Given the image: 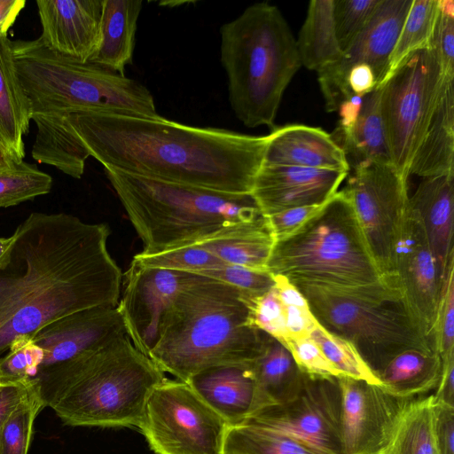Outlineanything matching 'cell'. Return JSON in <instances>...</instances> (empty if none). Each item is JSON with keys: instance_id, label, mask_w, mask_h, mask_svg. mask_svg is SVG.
I'll use <instances>...</instances> for the list:
<instances>
[{"instance_id": "2e32d148", "label": "cell", "mask_w": 454, "mask_h": 454, "mask_svg": "<svg viewBox=\"0 0 454 454\" xmlns=\"http://www.w3.org/2000/svg\"><path fill=\"white\" fill-rule=\"evenodd\" d=\"M190 273L145 267L132 259L122 276L117 309L135 348L149 357L161 320Z\"/></svg>"}, {"instance_id": "8992f818", "label": "cell", "mask_w": 454, "mask_h": 454, "mask_svg": "<svg viewBox=\"0 0 454 454\" xmlns=\"http://www.w3.org/2000/svg\"><path fill=\"white\" fill-rule=\"evenodd\" d=\"M221 62L231 107L247 127H275L292 78L301 66L296 41L279 10L256 3L220 28Z\"/></svg>"}, {"instance_id": "44dd1931", "label": "cell", "mask_w": 454, "mask_h": 454, "mask_svg": "<svg viewBox=\"0 0 454 454\" xmlns=\"http://www.w3.org/2000/svg\"><path fill=\"white\" fill-rule=\"evenodd\" d=\"M263 163L349 172L344 153L320 128L292 124L269 134Z\"/></svg>"}, {"instance_id": "52a82bcc", "label": "cell", "mask_w": 454, "mask_h": 454, "mask_svg": "<svg viewBox=\"0 0 454 454\" xmlns=\"http://www.w3.org/2000/svg\"><path fill=\"white\" fill-rule=\"evenodd\" d=\"M12 47L32 117L59 116L84 109L160 116L151 91L125 74L60 55L38 38L12 41Z\"/></svg>"}, {"instance_id": "f1b7e54d", "label": "cell", "mask_w": 454, "mask_h": 454, "mask_svg": "<svg viewBox=\"0 0 454 454\" xmlns=\"http://www.w3.org/2000/svg\"><path fill=\"white\" fill-rule=\"evenodd\" d=\"M275 239L267 219L236 227L198 246L221 262L253 270L268 271Z\"/></svg>"}, {"instance_id": "ba28073f", "label": "cell", "mask_w": 454, "mask_h": 454, "mask_svg": "<svg viewBox=\"0 0 454 454\" xmlns=\"http://www.w3.org/2000/svg\"><path fill=\"white\" fill-rule=\"evenodd\" d=\"M267 268L293 285L354 288L389 279L381 276L343 189L296 231L275 241Z\"/></svg>"}, {"instance_id": "6da1fadb", "label": "cell", "mask_w": 454, "mask_h": 454, "mask_svg": "<svg viewBox=\"0 0 454 454\" xmlns=\"http://www.w3.org/2000/svg\"><path fill=\"white\" fill-rule=\"evenodd\" d=\"M32 155L73 177L91 156L106 170L217 192L251 194L269 141L125 111L84 109L35 116Z\"/></svg>"}, {"instance_id": "7bdbcfd3", "label": "cell", "mask_w": 454, "mask_h": 454, "mask_svg": "<svg viewBox=\"0 0 454 454\" xmlns=\"http://www.w3.org/2000/svg\"><path fill=\"white\" fill-rule=\"evenodd\" d=\"M454 262L443 278L434 330V346L442 360L454 355Z\"/></svg>"}, {"instance_id": "ffe728a7", "label": "cell", "mask_w": 454, "mask_h": 454, "mask_svg": "<svg viewBox=\"0 0 454 454\" xmlns=\"http://www.w3.org/2000/svg\"><path fill=\"white\" fill-rule=\"evenodd\" d=\"M124 333L117 306H103L72 313L29 335L43 351V368L98 348Z\"/></svg>"}, {"instance_id": "3957f363", "label": "cell", "mask_w": 454, "mask_h": 454, "mask_svg": "<svg viewBox=\"0 0 454 454\" xmlns=\"http://www.w3.org/2000/svg\"><path fill=\"white\" fill-rule=\"evenodd\" d=\"M34 378L43 407L65 425L139 429L150 395L166 379L127 333Z\"/></svg>"}, {"instance_id": "f907efd6", "label": "cell", "mask_w": 454, "mask_h": 454, "mask_svg": "<svg viewBox=\"0 0 454 454\" xmlns=\"http://www.w3.org/2000/svg\"><path fill=\"white\" fill-rule=\"evenodd\" d=\"M346 84L350 96L364 97L378 88L372 68L365 64L353 66L348 70Z\"/></svg>"}, {"instance_id": "8d00e7d4", "label": "cell", "mask_w": 454, "mask_h": 454, "mask_svg": "<svg viewBox=\"0 0 454 454\" xmlns=\"http://www.w3.org/2000/svg\"><path fill=\"white\" fill-rule=\"evenodd\" d=\"M329 362L341 376L381 386L380 380L362 359L353 345L345 339L329 333L319 324L309 334Z\"/></svg>"}, {"instance_id": "7402d4cb", "label": "cell", "mask_w": 454, "mask_h": 454, "mask_svg": "<svg viewBox=\"0 0 454 454\" xmlns=\"http://www.w3.org/2000/svg\"><path fill=\"white\" fill-rule=\"evenodd\" d=\"M453 205L454 174L422 178L409 197V209L423 226L443 278L454 262Z\"/></svg>"}, {"instance_id": "e0dca14e", "label": "cell", "mask_w": 454, "mask_h": 454, "mask_svg": "<svg viewBox=\"0 0 454 454\" xmlns=\"http://www.w3.org/2000/svg\"><path fill=\"white\" fill-rule=\"evenodd\" d=\"M393 277L424 334L434 345V330L444 278L424 228L409 206L395 248Z\"/></svg>"}, {"instance_id": "5b68a950", "label": "cell", "mask_w": 454, "mask_h": 454, "mask_svg": "<svg viewBox=\"0 0 454 454\" xmlns=\"http://www.w3.org/2000/svg\"><path fill=\"white\" fill-rule=\"evenodd\" d=\"M105 173L142 240L143 254L195 247L263 216L251 194Z\"/></svg>"}, {"instance_id": "74e56055", "label": "cell", "mask_w": 454, "mask_h": 454, "mask_svg": "<svg viewBox=\"0 0 454 454\" xmlns=\"http://www.w3.org/2000/svg\"><path fill=\"white\" fill-rule=\"evenodd\" d=\"M133 260L145 267L160 268L198 275L203 270L219 267L224 262L197 247L156 253H137Z\"/></svg>"}, {"instance_id": "1f68e13d", "label": "cell", "mask_w": 454, "mask_h": 454, "mask_svg": "<svg viewBox=\"0 0 454 454\" xmlns=\"http://www.w3.org/2000/svg\"><path fill=\"white\" fill-rule=\"evenodd\" d=\"M386 454H438L433 395L410 402Z\"/></svg>"}, {"instance_id": "f35d334b", "label": "cell", "mask_w": 454, "mask_h": 454, "mask_svg": "<svg viewBox=\"0 0 454 454\" xmlns=\"http://www.w3.org/2000/svg\"><path fill=\"white\" fill-rule=\"evenodd\" d=\"M0 356V382H22L34 378L43 359V351L35 345L29 334L16 337Z\"/></svg>"}, {"instance_id": "9c48e42d", "label": "cell", "mask_w": 454, "mask_h": 454, "mask_svg": "<svg viewBox=\"0 0 454 454\" xmlns=\"http://www.w3.org/2000/svg\"><path fill=\"white\" fill-rule=\"evenodd\" d=\"M294 286L307 300L318 324L349 341L374 374L403 350H435L395 278L354 288Z\"/></svg>"}, {"instance_id": "83f0119b", "label": "cell", "mask_w": 454, "mask_h": 454, "mask_svg": "<svg viewBox=\"0 0 454 454\" xmlns=\"http://www.w3.org/2000/svg\"><path fill=\"white\" fill-rule=\"evenodd\" d=\"M141 0H104L99 48L90 61L121 74L132 63Z\"/></svg>"}, {"instance_id": "d6986e66", "label": "cell", "mask_w": 454, "mask_h": 454, "mask_svg": "<svg viewBox=\"0 0 454 454\" xmlns=\"http://www.w3.org/2000/svg\"><path fill=\"white\" fill-rule=\"evenodd\" d=\"M104 0H38V40L60 55L90 61L101 41Z\"/></svg>"}, {"instance_id": "cb8c5ba5", "label": "cell", "mask_w": 454, "mask_h": 454, "mask_svg": "<svg viewBox=\"0 0 454 454\" xmlns=\"http://www.w3.org/2000/svg\"><path fill=\"white\" fill-rule=\"evenodd\" d=\"M454 76H444L435 108L412 158L409 175L454 174Z\"/></svg>"}, {"instance_id": "836d02e7", "label": "cell", "mask_w": 454, "mask_h": 454, "mask_svg": "<svg viewBox=\"0 0 454 454\" xmlns=\"http://www.w3.org/2000/svg\"><path fill=\"white\" fill-rule=\"evenodd\" d=\"M437 13L438 0H412L390 55L386 78L411 53L429 47Z\"/></svg>"}, {"instance_id": "8fae6325", "label": "cell", "mask_w": 454, "mask_h": 454, "mask_svg": "<svg viewBox=\"0 0 454 454\" xmlns=\"http://www.w3.org/2000/svg\"><path fill=\"white\" fill-rule=\"evenodd\" d=\"M230 427L188 383L166 378L149 396L140 430L157 454H225Z\"/></svg>"}, {"instance_id": "277c9868", "label": "cell", "mask_w": 454, "mask_h": 454, "mask_svg": "<svg viewBox=\"0 0 454 454\" xmlns=\"http://www.w3.org/2000/svg\"><path fill=\"white\" fill-rule=\"evenodd\" d=\"M247 317L240 290L190 273L161 320L149 358L184 382L209 368L250 364L262 351L264 332Z\"/></svg>"}, {"instance_id": "484cf974", "label": "cell", "mask_w": 454, "mask_h": 454, "mask_svg": "<svg viewBox=\"0 0 454 454\" xmlns=\"http://www.w3.org/2000/svg\"><path fill=\"white\" fill-rule=\"evenodd\" d=\"M31 121V105L17 73L12 41L0 36V141L19 160L25 157L24 137Z\"/></svg>"}, {"instance_id": "4dcf8cb0", "label": "cell", "mask_w": 454, "mask_h": 454, "mask_svg": "<svg viewBox=\"0 0 454 454\" xmlns=\"http://www.w3.org/2000/svg\"><path fill=\"white\" fill-rule=\"evenodd\" d=\"M296 45L301 65L317 72L342 56L335 33L333 0L309 2Z\"/></svg>"}, {"instance_id": "681fc988", "label": "cell", "mask_w": 454, "mask_h": 454, "mask_svg": "<svg viewBox=\"0 0 454 454\" xmlns=\"http://www.w3.org/2000/svg\"><path fill=\"white\" fill-rule=\"evenodd\" d=\"M32 378L22 382H0V431L7 417L27 394Z\"/></svg>"}, {"instance_id": "ab89813d", "label": "cell", "mask_w": 454, "mask_h": 454, "mask_svg": "<svg viewBox=\"0 0 454 454\" xmlns=\"http://www.w3.org/2000/svg\"><path fill=\"white\" fill-rule=\"evenodd\" d=\"M248 309V325L273 337L284 346L288 340L284 306L274 286L262 295H243Z\"/></svg>"}, {"instance_id": "7c38bea8", "label": "cell", "mask_w": 454, "mask_h": 454, "mask_svg": "<svg viewBox=\"0 0 454 454\" xmlns=\"http://www.w3.org/2000/svg\"><path fill=\"white\" fill-rule=\"evenodd\" d=\"M348 195L371 254L384 278H394L393 259L409 204L407 179L392 163L349 170Z\"/></svg>"}, {"instance_id": "9f6ffc18", "label": "cell", "mask_w": 454, "mask_h": 454, "mask_svg": "<svg viewBox=\"0 0 454 454\" xmlns=\"http://www.w3.org/2000/svg\"><path fill=\"white\" fill-rule=\"evenodd\" d=\"M12 240V235L10 237H7V238L0 237V257L8 249Z\"/></svg>"}, {"instance_id": "b9f144b4", "label": "cell", "mask_w": 454, "mask_h": 454, "mask_svg": "<svg viewBox=\"0 0 454 454\" xmlns=\"http://www.w3.org/2000/svg\"><path fill=\"white\" fill-rule=\"evenodd\" d=\"M272 277L285 309L288 340L309 336L318 322L312 314L307 300L286 278Z\"/></svg>"}, {"instance_id": "c3c4849f", "label": "cell", "mask_w": 454, "mask_h": 454, "mask_svg": "<svg viewBox=\"0 0 454 454\" xmlns=\"http://www.w3.org/2000/svg\"><path fill=\"white\" fill-rule=\"evenodd\" d=\"M434 412L438 454H454V407L434 402Z\"/></svg>"}, {"instance_id": "d590c367", "label": "cell", "mask_w": 454, "mask_h": 454, "mask_svg": "<svg viewBox=\"0 0 454 454\" xmlns=\"http://www.w3.org/2000/svg\"><path fill=\"white\" fill-rule=\"evenodd\" d=\"M52 177L24 160L0 170V207H9L49 193Z\"/></svg>"}, {"instance_id": "9a60e30c", "label": "cell", "mask_w": 454, "mask_h": 454, "mask_svg": "<svg viewBox=\"0 0 454 454\" xmlns=\"http://www.w3.org/2000/svg\"><path fill=\"white\" fill-rule=\"evenodd\" d=\"M412 0H381L365 28L345 50L342 56L317 72L318 82L328 112L337 111L350 98L346 79L348 70L356 65L370 66L378 87L387 74L390 55Z\"/></svg>"}, {"instance_id": "ee69618b", "label": "cell", "mask_w": 454, "mask_h": 454, "mask_svg": "<svg viewBox=\"0 0 454 454\" xmlns=\"http://www.w3.org/2000/svg\"><path fill=\"white\" fill-rule=\"evenodd\" d=\"M198 275L231 285L248 297L262 295L275 286V280L269 271L253 270L226 263L203 270Z\"/></svg>"}, {"instance_id": "db71d44e", "label": "cell", "mask_w": 454, "mask_h": 454, "mask_svg": "<svg viewBox=\"0 0 454 454\" xmlns=\"http://www.w3.org/2000/svg\"><path fill=\"white\" fill-rule=\"evenodd\" d=\"M25 4V0H0V36L8 35Z\"/></svg>"}, {"instance_id": "f6af8a7d", "label": "cell", "mask_w": 454, "mask_h": 454, "mask_svg": "<svg viewBox=\"0 0 454 454\" xmlns=\"http://www.w3.org/2000/svg\"><path fill=\"white\" fill-rule=\"evenodd\" d=\"M440 62L444 76H454V2L438 0V13L429 47Z\"/></svg>"}, {"instance_id": "816d5d0a", "label": "cell", "mask_w": 454, "mask_h": 454, "mask_svg": "<svg viewBox=\"0 0 454 454\" xmlns=\"http://www.w3.org/2000/svg\"><path fill=\"white\" fill-rule=\"evenodd\" d=\"M442 362V373L433 395L434 402L454 407V355Z\"/></svg>"}, {"instance_id": "603a6c76", "label": "cell", "mask_w": 454, "mask_h": 454, "mask_svg": "<svg viewBox=\"0 0 454 454\" xmlns=\"http://www.w3.org/2000/svg\"><path fill=\"white\" fill-rule=\"evenodd\" d=\"M186 383L231 427L244 424L256 411L255 384L249 364L209 368Z\"/></svg>"}, {"instance_id": "bcb514c9", "label": "cell", "mask_w": 454, "mask_h": 454, "mask_svg": "<svg viewBox=\"0 0 454 454\" xmlns=\"http://www.w3.org/2000/svg\"><path fill=\"white\" fill-rule=\"evenodd\" d=\"M285 347L303 373L321 378L342 377L310 336L290 339Z\"/></svg>"}, {"instance_id": "d6a6232c", "label": "cell", "mask_w": 454, "mask_h": 454, "mask_svg": "<svg viewBox=\"0 0 454 454\" xmlns=\"http://www.w3.org/2000/svg\"><path fill=\"white\" fill-rule=\"evenodd\" d=\"M225 454H324L297 439L255 425L230 427Z\"/></svg>"}, {"instance_id": "ac0fdd59", "label": "cell", "mask_w": 454, "mask_h": 454, "mask_svg": "<svg viewBox=\"0 0 454 454\" xmlns=\"http://www.w3.org/2000/svg\"><path fill=\"white\" fill-rule=\"evenodd\" d=\"M348 172L262 163L251 192L261 214L322 205L337 192Z\"/></svg>"}, {"instance_id": "7dc6e473", "label": "cell", "mask_w": 454, "mask_h": 454, "mask_svg": "<svg viewBox=\"0 0 454 454\" xmlns=\"http://www.w3.org/2000/svg\"><path fill=\"white\" fill-rule=\"evenodd\" d=\"M325 204L293 207L266 217L275 241L293 234L315 215Z\"/></svg>"}, {"instance_id": "5bb4252c", "label": "cell", "mask_w": 454, "mask_h": 454, "mask_svg": "<svg viewBox=\"0 0 454 454\" xmlns=\"http://www.w3.org/2000/svg\"><path fill=\"white\" fill-rule=\"evenodd\" d=\"M338 382L342 454H386L414 397L399 396L381 386L346 376Z\"/></svg>"}, {"instance_id": "4316f807", "label": "cell", "mask_w": 454, "mask_h": 454, "mask_svg": "<svg viewBox=\"0 0 454 454\" xmlns=\"http://www.w3.org/2000/svg\"><path fill=\"white\" fill-rule=\"evenodd\" d=\"M331 137L344 153L349 170L372 162L392 163L380 113V87L364 96L355 122L348 129H335Z\"/></svg>"}, {"instance_id": "e575fe53", "label": "cell", "mask_w": 454, "mask_h": 454, "mask_svg": "<svg viewBox=\"0 0 454 454\" xmlns=\"http://www.w3.org/2000/svg\"><path fill=\"white\" fill-rule=\"evenodd\" d=\"M43 404L35 378L26 396L12 410L0 431V454H27L35 418Z\"/></svg>"}, {"instance_id": "4fadbf2b", "label": "cell", "mask_w": 454, "mask_h": 454, "mask_svg": "<svg viewBox=\"0 0 454 454\" xmlns=\"http://www.w3.org/2000/svg\"><path fill=\"white\" fill-rule=\"evenodd\" d=\"M340 423L338 378L304 373L303 384L293 398L258 411L244 424L286 434L324 454H342Z\"/></svg>"}, {"instance_id": "f5cc1de1", "label": "cell", "mask_w": 454, "mask_h": 454, "mask_svg": "<svg viewBox=\"0 0 454 454\" xmlns=\"http://www.w3.org/2000/svg\"><path fill=\"white\" fill-rule=\"evenodd\" d=\"M364 97L353 95L344 100L339 106L340 120L336 129H348L356 120L362 108Z\"/></svg>"}, {"instance_id": "f546056e", "label": "cell", "mask_w": 454, "mask_h": 454, "mask_svg": "<svg viewBox=\"0 0 454 454\" xmlns=\"http://www.w3.org/2000/svg\"><path fill=\"white\" fill-rule=\"evenodd\" d=\"M442 367V358L435 350L408 348L388 360L375 376L387 391L414 397L436 388Z\"/></svg>"}, {"instance_id": "d4e9b609", "label": "cell", "mask_w": 454, "mask_h": 454, "mask_svg": "<svg viewBox=\"0 0 454 454\" xmlns=\"http://www.w3.org/2000/svg\"><path fill=\"white\" fill-rule=\"evenodd\" d=\"M249 368L255 384V412L287 402L303 384L304 373L290 351L265 333L262 351Z\"/></svg>"}, {"instance_id": "30bf717a", "label": "cell", "mask_w": 454, "mask_h": 454, "mask_svg": "<svg viewBox=\"0 0 454 454\" xmlns=\"http://www.w3.org/2000/svg\"><path fill=\"white\" fill-rule=\"evenodd\" d=\"M444 75L430 48L411 53L382 82L380 113L392 164L406 179Z\"/></svg>"}, {"instance_id": "7a4b0ae2", "label": "cell", "mask_w": 454, "mask_h": 454, "mask_svg": "<svg viewBox=\"0 0 454 454\" xmlns=\"http://www.w3.org/2000/svg\"><path fill=\"white\" fill-rule=\"evenodd\" d=\"M107 223L67 213H31L0 257V356L18 336L72 313L116 307L122 272Z\"/></svg>"}, {"instance_id": "11a10c76", "label": "cell", "mask_w": 454, "mask_h": 454, "mask_svg": "<svg viewBox=\"0 0 454 454\" xmlns=\"http://www.w3.org/2000/svg\"><path fill=\"white\" fill-rule=\"evenodd\" d=\"M20 161L17 160L0 141V170L15 167Z\"/></svg>"}, {"instance_id": "60d3db41", "label": "cell", "mask_w": 454, "mask_h": 454, "mask_svg": "<svg viewBox=\"0 0 454 454\" xmlns=\"http://www.w3.org/2000/svg\"><path fill=\"white\" fill-rule=\"evenodd\" d=\"M381 0H333L335 33L342 52L365 28Z\"/></svg>"}]
</instances>
